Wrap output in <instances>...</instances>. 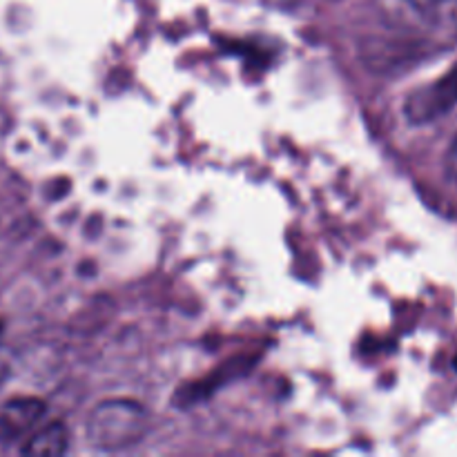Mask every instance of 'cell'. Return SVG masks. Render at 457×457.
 Instances as JSON below:
<instances>
[{"mask_svg": "<svg viewBox=\"0 0 457 457\" xmlns=\"http://www.w3.org/2000/svg\"><path fill=\"white\" fill-rule=\"evenodd\" d=\"M150 428V415L138 402H103L89 413L87 437L92 446L103 451H119L137 445Z\"/></svg>", "mask_w": 457, "mask_h": 457, "instance_id": "6da1fadb", "label": "cell"}, {"mask_svg": "<svg viewBox=\"0 0 457 457\" xmlns=\"http://www.w3.org/2000/svg\"><path fill=\"white\" fill-rule=\"evenodd\" d=\"M457 105V62L433 83L409 94L404 112L413 123H431Z\"/></svg>", "mask_w": 457, "mask_h": 457, "instance_id": "7a4b0ae2", "label": "cell"}, {"mask_svg": "<svg viewBox=\"0 0 457 457\" xmlns=\"http://www.w3.org/2000/svg\"><path fill=\"white\" fill-rule=\"evenodd\" d=\"M45 418V404L36 397H13L0 409V445L27 440Z\"/></svg>", "mask_w": 457, "mask_h": 457, "instance_id": "3957f363", "label": "cell"}, {"mask_svg": "<svg viewBox=\"0 0 457 457\" xmlns=\"http://www.w3.org/2000/svg\"><path fill=\"white\" fill-rule=\"evenodd\" d=\"M70 449V431L62 422H47L36 428L22 445L21 453L31 457H56Z\"/></svg>", "mask_w": 457, "mask_h": 457, "instance_id": "277c9868", "label": "cell"}, {"mask_svg": "<svg viewBox=\"0 0 457 457\" xmlns=\"http://www.w3.org/2000/svg\"><path fill=\"white\" fill-rule=\"evenodd\" d=\"M445 165H446V174H449L451 181L457 183V134H455L453 143H451L449 152H446Z\"/></svg>", "mask_w": 457, "mask_h": 457, "instance_id": "5b68a950", "label": "cell"}, {"mask_svg": "<svg viewBox=\"0 0 457 457\" xmlns=\"http://www.w3.org/2000/svg\"><path fill=\"white\" fill-rule=\"evenodd\" d=\"M409 3L418 9H433L442 3H449V0H409Z\"/></svg>", "mask_w": 457, "mask_h": 457, "instance_id": "8992f818", "label": "cell"}, {"mask_svg": "<svg viewBox=\"0 0 457 457\" xmlns=\"http://www.w3.org/2000/svg\"><path fill=\"white\" fill-rule=\"evenodd\" d=\"M0 337H3V321H0Z\"/></svg>", "mask_w": 457, "mask_h": 457, "instance_id": "52a82bcc", "label": "cell"}]
</instances>
